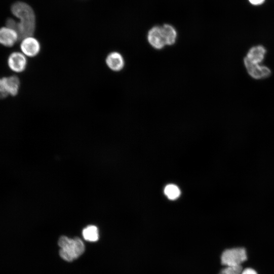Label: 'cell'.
Instances as JSON below:
<instances>
[{
	"instance_id": "6da1fadb",
	"label": "cell",
	"mask_w": 274,
	"mask_h": 274,
	"mask_svg": "<svg viewBox=\"0 0 274 274\" xmlns=\"http://www.w3.org/2000/svg\"><path fill=\"white\" fill-rule=\"evenodd\" d=\"M13 15L20 20L17 22V32L20 40L33 36L36 30V16L33 9L28 4L18 2L12 7Z\"/></svg>"
},
{
	"instance_id": "7a4b0ae2",
	"label": "cell",
	"mask_w": 274,
	"mask_h": 274,
	"mask_svg": "<svg viewBox=\"0 0 274 274\" xmlns=\"http://www.w3.org/2000/svg\"><path fill=\"white\" fill-rule=\"evenodd\" d=\"M61 249L60 255L64 260L71 262L80 257L85 251V246L83 241L76 237L70 239L62 236L59 240Z\"/></svg>"
},
{
	"instance_id": "3957f363",
	"label": "cell",
	"mask_w": 274,
	"mask_h": 274,
	"mask_svg": "<svg viewBox=\"0 0 274 274\" xmlns=\"http://www.w3.org/2000/svg\"><path fill=\"white\" fill-rule=\"evenodd\" d=\"M221 263L227 266H236L247 260L246 251L243 248L225 250L221 255Z\"/></svg>"
},
{
	"instance_id": "277c9868",
	"label": "cell",
	"mask_w": 274,
	"mask_h": 274,
	"mask_svg": "<svg viewBox=\"0 0 274 274\" xmlns=\"http://www.w3.org/2000/svg\"><path fill=\"white\" fill-rule=\"evenodd\" d=\"M22 41L21 50L24 55L29 58H34L39 55L42 50V46L37 38L33 36Z\"/></svg>"
},
{
	"instance_id": "5b68a950",
	"label": "cell",
	"mask_w": 274,
	"mask_h": 274,
	"mask_svg": "<svg viewBox=\"0 0 274 274\" xmlns=\"http://www.w3.org/2000/svg\"><path fill=\"white\" fill-rule=\"evenodd\" d=\"M8 62L9 68L17 73L25 71L28 66L27 57L20 52H14L11 54Z\"/></svg>"
},
{
	"instance_id": "8992f818",
	"label": "cell",
	"mask_w": 274,
	"mask_h": 274,
	"mask_svg": "<svg viewBox=\"0 0 274 274\" xmlns=\"http://www.w3.org/2000/svg\"><path fill=\"white\" fill-rule=\"evenodd\" d=\"M107 67L112 71L119 72L123 70L125 66V61L123 55L114 51L109 53L105 58Z\"/></svg>"
},
{
	"instance_id": "52a82bcc",
	"label": "cell",
	"mask_w": 274,
	"mask_h": 274,
	"mask_svg": "<svg viewBox=\"0 0 274 274\" xmlns=\"http://www.w3.org/2000/svg\"><path fill=\"white\" fill-rule=\"evenodd\" d=\"M244 64L248 72L253 78L260 79L268 76L270 74V70L264 66H260L249 61L246 58L244 59Z\"/></svg>"
},
{
	"instance_id": "ba28073f",
	"label": "cell",
	"mask_w": 274,
	"mask_h": 274,
	"mask_svg": "<svg viewBox=\"0 0 274 274\" xmlns=\"http://www.w3.org/2000/svg\"><path fill=\"white\" fill-rule=\"evenodd\" d=\"M19 40V35L14 30L7 27L0 28V45L11 48L13 47Z\"/></svg>"
},
{
	"instance_id": "9c48e42d",
	"label": "cell",
	"mask_w": 274,
	"mask_h": 274,
	"mask_svg": "<svg viewBox=\"0 0 274 274\" xmlns=\"http://www.w3.org/2000/svg\"><path fill=\"white\" fill-rule=\"evenodd\" d=\"M148 41L154 49L161 50L166 45L162 33V27L155 26L152 28L148 34Z\"/></svg>"
},
{
	"instance_id": "30bf717a",
	"label": "cell",
	"mask_w": 274,
	"mask_h": 274,
	"mask_svg": "<svg viewBox=\"0 0 274 274\" xmlns=\"http://www.w3.org/2000/svg\"><path fill=\"white\" fill-rule=\"evenodd\" d=\"M6 90L9 95L17 96L20 88V79L16 76L4 77L2 79Z\"/></svg>"
},
{
	"instance_id": "8fae6325",
	"label": "cell",
	"mask_w": 274,
	"mask_h": 274,
	"mask_svg": "<svg viewBox=\"0 0 274 274\" xmlns=\"http://www.w3.org/2000/svg\"><path fill=\"white\" fill-rule=\"evenodd\" d=\"M265 54L264 48L258 46L251 49L246 58L252 63L258 64L263 60Z\"/></svg>"
},
{
	"instance_id": "7c38bea8",
	"label": "cell",
	"mask_w": 274,
	"mask_h": 274,
	"mask_svg": "<svg viewBox=\"0 0 274 274\" xmlns=\"http://www.w3.org/2000/svg\"><path fill=\"white\" fill-rule=\"evenodd\" d=\"M161 27L166 45L172 46L174 45L176 42L177 36L175 29L169 24H165Z\"/></svg>"
},
{
	"instance_id": "4fadbf2b",
	"label": "cell",
	"mask_w": 274,
	"mask_h": 274,
	"mask_svg": "<svg viewBox=\"0 0 274 274\" xmlns=\"http://www.w3.org/2000/svg\"><path fill=\"white\" fill-rule=\"evenodd\" d=\"M83 235L84 239L89 242H96L99 238L98 229L94 225H89L84 228Z\"/></svg>"
},
{
	"instance_id": "5bb4252c",
	"label": "cell",
	"mask_w": 274,
	"mask_h": 274,
	"mask_svg": "<svg viewBox=\"0 0 274 274\" xmlns=\"http://www.w3.org/2000/svg\"><path fill=\"white\" fill-rule=\"evenodd\" d=\"M165 193L169 199L175 200L179 197L180 191L177 186L170 184L165 187Z\"/></svg>"
},
{
	"instance_id": "9a60e30c",
	"label": "cell",
	"mask_w": 274,
	"mask_h": 274,
	"mask_svg": "<svg viewBox=\"0 0 274 274\" xmlns=\"http://www.w3.org/2000/svg\"><path fill=\"white\" fill-rule=\"evenodd\" d=\"M243 267L241 265L227 266L222 269L219 274H241Z\"/></svg>"
},
{
	"instance_id": "2e32d148",
	"label": "cell",
	"mask_w": 274,
	"mask_h": 274,
	"mask_svg": "<svg viewBox=\"0 0 274 274\" xmlns=\"http://www.w3.org/2000/svg\"><path fill=\"white\" fill-rule=\"evenodd\" d=\"M9 95L4 87L2 79H0V99L6 98Z\"/></svg>"
},
{
	"instance_id": "e0dca14e",
	"label": "cell",
	"mask_w": 274,
	"mask_h": 274,
	"mask_svg": "<svg viewBox=\"0 0 274 274\" xmlns=\"http://www.w3.org/2000/svg\"><path fill=\"white\" fill-rule=\"evenodd\" d=\"M241 274H257V273L254 269L251 268H247L243 270Z\"/></svg>"
},
{
	"instance_id": "ac0fdd59",
	"label": "cell",
	"mask_w": 274,
	"mask_h": 274,
	"mask_svg": "<svg viewBox=\"0 0 274 274\" xmlns=\"http://www.w3.org/2000/svg\"><path fill=\"white\" fill-rule=\"evenodd\" d=\"M265 0H249L251 4L254 6H259L262 5Z\"/></svg>"
}]
</instances>
